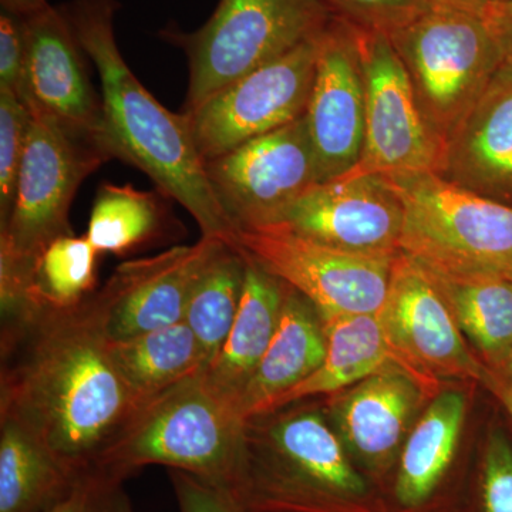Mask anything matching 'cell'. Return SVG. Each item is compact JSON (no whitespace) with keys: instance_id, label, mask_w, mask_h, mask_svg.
I'll list each match as a JSON object with an SVG mask.
<instances>
[{"instance_id":"7402d4cb","label":"cell","mask_w":512,"mask_h":512,"mask_svg":"<svg viewBox=\"0 0 512 512\" xmlns=\"http://www.w3.org/2000/svg\"><path fill=\"white\" fill-rule=\"evenodd\" d=\"M325 326L313 303L286 285L274 338L239 402L242 420L265 413L278 397L315 372L326 356Z\"/></svg>"},{"instance_id":"4fadbf2b","label":"cell","mask_w":512,"mask_h":512,"mask_svg":"<svg viewBox=\"0 0 512 512\" xmlns=\"http://www.w3.org/2000/svg\"><path fill=\"white\" fill-rule=\"evenodd\" d=\"M477 387L448 383L427 404L383 488L387 512L454 511L476 447L467 433Z\"/></svg>"},{"instance_id":"83f0119b","label":"cell","mask_w":512,"mask_h":512,"mask_svg":"<svg viewBox=\"0 0 512 512\" xmlns=\"http://www.w3.org/2000/svg\"><path fill=\"white\" fill-rule=\"evenodd\" d=\"M247 258L222 242L208 259L192 288L184 322L200 343L208 365L220 352L237 318L245 286Z\"/></svg>"},{"instance_id":"8fae6325","label":"cell","mask_w":512,"mask_h":512,"mask_svg":"<svg viewBox=\"0 0 512 512\" xmlns=\"http://www.w3.org/2000/svg\"><path fill=\"white\" fill-rule=\"evenodd\" d=\"M237 248L301 292L322 320L377 315L386 301L396 255L356 254L281 229L241 231Z\"/></svg>"},{"instance_id":"ffe728a7","label":"cell","mask_w":512,"mask_h":512,"mask_svg":"<svg viewBox=\"0 0 512 512\" xmlns=\"http://www.w3.org/2000/svg\"><path fill=\"white\" fill-rule=\"evenodd\" d=\"M437 175L512 205V86L491 84L447 138Z\"/></svg>"},{"instance_id":"5bb4252c","label":"cell","mask_w":512,"mask_h":512,"mask_svg":"<svg viewBox=\"0 0 512 512\" xmlns=\"http://www.w3.org/2000/svg\"><path fill=\"white\" fill-rule=\"evenodd\" d=\"M352 28L365 79L366 133L362 158L348 175L436 173L443 150L392 40L380 30Z\"/></svg>"},{"instance_id":"4dcf8cb0","label":"cell","mask_w":512,"mask_h":512,"mask_svg":"<svg viewBox=\"0 0 512 512\" xmlns=\"http://www.w3.org/2000/svg\"><path fill=\"white\" fill-rule=\"evenodd\" d=\"M32 114L16 94L0 92V227L8 222Z\"/></svg>"},{"instance_id":"d4e9b609","label":"cell","mask_w":512,"mask_h":512,"mask_svg":"<svg viewBox=\"0 0 512 512\" xmlns=\"http://www.w3.org/2000/svg\"><path fill=\"white\" fill-rule=\"evenodd\" d=\"M426 271L446 299L464 338L497 375L512 350L511 282L498 275Z\"/></svg>"},{"instance_id":"30bf717a","label":"cell","mask_w":512,"mask_h":512,"mask_svg":"<svg viewBox=\"0 0 512 512\" xmlns=\"http://www.w3.org/2000/svg\"><path fill=\"white\" fill-rule=\"evenodd\" d=\"M322 35L306 40L184 113L204 163L305 116Z\"/></svg>"},{"instance_id":"9c48e42d","label":"cell","mask_w":512,"mask_h":512,"mask_svg":"<svg viewBox=\"0 0 512 512\" xmlns=\"http://www.w3.org/2000/svg\"><path fill=\"white\" fill-rule=\"evenodd\" d=\"M397 365L431 396L448 383L483 387L495 376L464 338L429 272L402 251L393 262L389 291L377 313Z\"/></svg>"},{"instance_id":"d590c367","label":"cell","mask_w":512,"mask_h":512,"mask_svg":"<svg viewBox=\"0 0 512 512\" xmlns=\"http://www.w3.org/2000/svg\"><path fill=\"white\" fill-rule=\"evenodd\" d=\"M483 18L500 50V64H498L493 83L512 86V3H498L490 0L487 9L484 10Z\"/></svg>"},{"instance_id":"8992f818","label":"cell","mask_w":512,"mask_h":512,"mask_svg":"<svg viewBox=\"0 0 512 512\" xmlns=\"http://www.w3.org/2000/svg\"><path fill=\"white\" fill-rule=\"evenodd\" d=\"M404 211L400 251L444 274H512V205L436 173L383 175Z\"/></svg>"},{"instance_id":"e575fe53","label":"cell","mask_w":512,"mask_h":512,"mask_svg":"<svg viewBox=\"0 0 512 512\" xmlns=\"http://www.w3.org/2000/svg\"><path fill=\"white\" fill-rule=\"evenodd\" d=\"M26 56V22L0 12V92L19 97Z\"/></svg>"},{"instance_id":"7a4b0ae2","label":"cell","mask_w":512,"mask_h":512,"mask_svg":"<svg viewBox=\"0 0 512 512\" xmlns=\"http://www.w3.org/2000/svg\"><path fill=\"white\" fill-rule=\"evenodd\" d=\"M64 8L99 73L113 160L147 174L158 191L190 212L201 237L237 247L239 231L215 198L187 117L165 109L124 60L114 30L119 0H69Z\"/></svg>"},{"instance_id":"2e32d148","label":"cell","mask_w":512,"mask_h":512,"mask_svg":"<svg viewBox=\"0 0 512 512\" xmlns=\"http://www.w3.org/2000/svg\"><path fill=\"white\" fill-rule=\"evenodd\" d=\"M431 399L416 377L389 363L349 389L323 397L322 406L357 470L383 491Z\"/></svg>"},{"instance_id":"7c38bea8","label":"cell","mask_w":512,"mask_h":512,"mask_svg":"<svg viewBox=\"0 0 512 512\" xmlns=\"http://www.w3.org/2000/svg\"><path fill=\"white\" fill-rule=\"evenodd\" d=\"M204 167L215 198L239 232L272 227L296 198L320 183L305 116Z\"/></svg>"},{"instance_id":"f546056e","label":"cell","mask_w":512,"mask_h":512,"mask_svg":"<svg viewBox=\"0 0 512 512\" xmlns=\"http://www.w3.org/2000/svg\"><path fill=\"white\" fill-rule=\"evenodd\" d=\"M510 419V417H508ZM512 421L478 431L466 484L453 512H512Z\"/></svg>"},{"instance_id":"ab89813d","label":"cell","mask_w":512,"mask_h":512,"mask_svg":"<svg viewBox=\"0 0 512 512\" xmlns=\"http://www.w3.org/2000/svg\"><path fill=\"white\" fill-rule=\"evenodd\" d=\"M495 380L503 389L512 394V350L507 360H505L503 367H501L500 372L495 375Z\"/></svg>"},{"instance_id":"d6986e66","label":"cell","mask_w":512,"mask_h":512,"mask_svg":"<svg viewBox=\"0 0 512 512\" xmlns=\"http://www.w3.org/2000/svg\"><path fill=\"white\" fill-rule=\"evenodd\" d=\"M222 241L201 237L123 262L109 281L93 293L110 340H120L183 322L192 288Z\"/></svg>"},{"instance_id":"1f68e13d","label":"cell","mask_w":512,"mask_h":512,"mask_svg":"<svg viewBox=\"0 0 512 512\" xmlns=\"http://www.w3.org/2000/svg\"><path fill=\"white\" fill-rule=\"evenodd\" d=\"M335 18L356 28L392 33L433 8L427 0H320Z\"/></svg>"},{"instance_id":"d6a6232c","label":"cell","mask_w":512,"mask_h":512,"mask_svg":"<svg viewBox=\"0 0 512 512\" xmlns=\"http://www.w3.org/2000/svg\"><path fill=\"white\" fill-rule=\"evenodd\" d=\"M126 481L99 468L86 471L72 491L47 512H136L124 487Z\"/></svg>"},{"instance_id":"74e56055","label":"cell","mask_w":512,"mask_h":512,"mask_svg":"<svg viewBox=\"0 0 512 512\" xmlns=\"http://www.w3.org/2000/svg\"><path fill=\"white\" fill-rule=\"evenodd\" d=\"M427 2L439 8L463 10L473 15L483 16L490 0H427Z\"/></svg>"},{"instance_id":"8d00e7d4","label":"cell","mask_w":512,"mask_h":512,"mask_svg":"<svg viewBox=\"0 0 512 512\" xmlns=\"http://www.w3.org/2000/svg\"><path fill=\"white\" fill-rule=\"evenodd\" d=\"M0 6H2V12L29 19L45 12L52 3L49 0H0Z\"/></svg>"},{"instance_id":"ac0fdd59","label":"cell","mask_w":512,"mask_h":512,"mask_svg":"<svg viewBox=\"0 0 512 512\" xmlns=\"http://www.w3.org/2000/svg\"><path fill=\"white\" fill-rule=\"evenodd\" d=\"M305 119L320 183L352 173L365 147L366 93L355 33L345 20L333 19L320 37Z\"/></svg>"},{"instance_id":"e0dca14e","label":"cell","mask_w":512,"mask_h":512,"mask_svg":"<svg viewBox=\"0 0 512 512\" xmlns=\"http://www.w3.org/2000/svg\"><path fill=\"white\" fill-rule=\"evenodd\" d=\"M404 211L383 175H346L312 185L272 227L356 254L400 252Z\"/></svg>"},{"instance_id":"836d02e7","label":"cell","mask_w":512,"mask_h":512,"mask_svg":"<svg viewBox=\"0 0 512 512\" xmlns=\"http://www.w3.org/2000/svg\"><path fill=\"white\" fill-rule=\"evenodd\" d=\"M180 512H244L228 491L181 470H168Z\"/></svg>"},{"instance_id":"484cf974","label":"cell","mask_w":512,"mask_h":512,"mask_svg":"<svg viewBox=\"0 0 512 512\" xmlns=\"http://www.w3.org/2000/svg\"><path fill=\"white\" fill-rule=\"evenodd\" d=\"M109 353L138 404L204 373L208 360L184 322L110 340Z\"/></svg>"},{"instance_id":"277c9868","label":"cell","mask_w":512,"mask_h":512,"mask_svg":"<svg viewBox=\"0 0 512 512\" xmlns=\"http://www.w3.org/2000/svg\"><path fill=\"white\" fill-rule=\"evenodd\" d=\"M244 420L201 375L138 404L93 468L126 481L147 466L201 478L231 494Z\"/></svg>"},{"instance_id":"6da1fadb","label":"cell","mask_w":512,"mask_h":512,"mask_svg":"<svg viewBox=\"0 0 512 512\" xmlns=\"http://www.w3.org/2000/svg\"><path fill=\"white\" fill-rule=\"evenodd\" d=\"M109 342L93 295L2 325L0 416L25 424L77 473L92 470L138 406Z\"/></svg>"},{"instance_id":"5b68a950","label":"cell","mask_w":512,"mask_h":512,"mask_svg":"<svg viewBox=\"0 0 512 512\" xmlns=\"http://www.w3.org/2000/svg\"><path fill=\"white\" fill-rule=\"evenodd\" d=\"M333 19L320 0H220L200 28L191 32L177 26L160 30L161 39L187 57L183 113L319 36Z\"/></svg>"},{"instance_id":"3957f363","label":"cell","mask_w":512,"mask_h":512,"mask_svg":"<svg viewBox=\"0 0 512 512\" xmlns=\"http://www.w3.org/2000/svg\"><path fill=\"white\" fill-rule=\"evenodd\" d=\"M231 495L244 512H387L382 491L330 426L322 399L244 420Z\"/></svg>"},{"instance_id":"603a6c76","label":"cell","mask_w":512,"mask_h":512,"mask_svg":"<svg viewBox=\"0 0 512 512\" xmlns=\"http://www.w3.org/2000/svg\"><path fill=\"white\" fill-rule=\"evenodd\" d=\"M82 474L25 424L0 416V512H47Z\"/></svg>"},{"instance_id":"4316f807","label":"cell","mask_w":512,"mask_h":512,"mask_svg":"<svg viewBox=\"0 0 512 512\" xmlns=\"http://www.w3.org/2000/svg\"><path fill=\"white\" fill-rule=\"evenodd\" d=\"M167 200L171 198L158 190L103 183L94 198L86 237L100 255L127 256L163 244L180 228Z\"/></svg>"},{"instance_id":"f35d334b","label":"cell","mask_w":512,"mask_h":512,"mask_svg":"<svg viewBox=\"0 0 512 512\" xmlns=\"http://www.w3.org/2000/svg\"><path fill=\"white\" fill-rule=\"evenodd\" d=\"M487 392L493 394L494 399L500 403L501 409L504 410V413L507 414L512 421V394L503 389V387L497 383V380H494V383L491 384Z\"/></svg>"},{"instance_id":"cb8c5ba5","label":"cell","mask_w":512,"mask_h":512,"mask_svg":"<svg viewBox=\"0 0 512 512\" xmlns=\"http://www.w3.org/2000/svg\"><path fill=\"white\" fill-rule=\"evenodd\" d=\"M322 322L328 340L322 365L278 397L265 413L302 400L332 396L396 363L377 315L336 316Z\"/></svg>"},{"instance_id":"60d3db41","label":"cell","mask_w":512,"mask_h":512,"mask_svg":"<svg viewBox=\"0 0 512 512\" xmlns=\"http://www.w3.org/2000/svg\"><path fill=\"white\" fill-rule=\"evenodd\" d=\"M491 2H498V3H512V0H491Z\"/></svg>"},{"instance_id":"52a82bcc","label":"cell","mask_w":512,"mask_h":512,"mask_svg":"<svg viewBox=\"0 0 512 512\" xmlns=\"http://www.w3.org/2000/svg\"><path fill=\"white\" fill-rule=\"evenodd\" d=\"M107 161L96 147L32 116L12 214L0 227V301H19L33 259L50 242L74 234V197Z\"/></svg>"},{"instance_id":"f1b7e54d","label":"cell","mask_w":512,"mask_h":512,"mask_svg":"<svg viewBox=\"0 0 512 512\" xmlns=\"http://www.w3.org/2000/svg\"><path fill=\"white\" fill-rule=\"evenodd\" d=\"M99 255L86 235H64L50 242L33 259L26 275L23 312L15 320L37 309L72 308L86 301L96 292Z\"/></svg>"},{"instance_id":"b9f144b4","label":"cell","mask_w":512,"mask_h":512,"mask_svg":"<svg viewBox=\"0 0 512 512\" xmlns=\"http://www.w3.org/2000/svg\"><path fill=\"white\" fill-rule=\"evenodd\" d=\"M507 279H508V281H510V282H511V284H512V274H511L510 276H508V278H507Z\"/></svg>"},{"instance_id":"44dd1931","label":"cell","mask_w":512,"mask_h":512,"mask_svg":"<svg viewBox=\"0 0 512 512\" xmlns=\"http://www.w3.org/2000/svg\"><path fill=\"white\" fill-rule=\"evenodd\" d=\"M245 258L247 272L237 318L220 352L202 373L208 390L239 417L242 394L278 328L286 291L285 282L248 255Z\"/></svg>"},{"instance_id":"9a60e30c","label":"cell","mask_w":512,"mask_h":512,"mask_svg":"<svg viewBox=\"0 0 512 512\" xmlns=\"http://www.w3.org/2000/svg\"><path fill=\"white\" fill-rule=\"evenodd\" d=\"M26 56L19 99L30 114L111 156L103 101L64 5L25 19Z\"/></svg>"},{"instance_id":"ba28073f","label":"cell","mask_w":512,"mask_h":512,"mask_svg":"<svg viewBox=\"0 0 512 512\" xmlns=\"http://www.w3.org/2000/svg\"><path fill=\"white\" fill-rule=\"evenodd\" d=\"M441 150L493 83L500 50L483 16L433 6L387 33ZM443 153V151H441Z\"/></svg>"}]
</instances>
